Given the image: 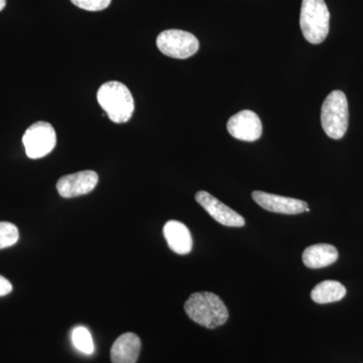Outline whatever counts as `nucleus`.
I'll use <instances>...</instances> for the list:
<instances>
[{
    "instance_id": "f257e3e1",
    "label": "nucleus",
    "mask_w": 363,
    "mask_h": 363,
    "mask_svg": "<svg viewBox=\"0 0 363 363\" xmlns=\"http://www.w3.org/2000/svg\"><path fill=\"white\" fill-rule=\"evenodd\" d=\"M184 309L192 321L208 329L222 326L229 317L223 301L210 292L192 294L185 303Z\"/></svg>"
},
{
    "instance_id": "f03ea898",
    "label": "nucleus",
    "mask_w": 363,
    "mask_h": 363,
    "mask_svg": "<svg viewBox=\"0 0 363 363\" xmlns=\"http://www.w3.org/2000/svg\"><path fill=\"white\" fill-rule=\"evenodd\" d=\"M98 104L111 121L128 123L135 111V100L123 83L117 81L104 83L97 92Z\"/></svg>"
},
{
    "instance_id": "7ed1b4c3",
    "label": "nucleus",
    "mask_w": 363,
    "mask_h": 363,
    "mask_svg": "<svg viewBox=\"0 0 363 363\" xmlns=\"http://www.w3.org/2000/svg\"><path fill=\"white\" fill-rule=\"evenodd\" d=\"M330 13L324 0H303L300 26L308 42L318 45L326 40L329 33Z\"/></svg>"
},
{
    "instance_id": "20e7f679",
    "label": "nucleus",
    "mask_w": 363,
    "mask_h": 363,
    "mask_svg": "<svg viewBox=\"0 0 363 363\" xmlns=\"http://www.w3.org/2000/svg\"><path fill=\"white\" fill-rule=\"evenodd\" d=\"M348 119L347 98L342 91H333L322 105L321 124L325 133L333 140H340L347 131Z\"/></svg>"
},
{
    "instance_id": "39448f33",
    "label": "nucleus",
    "mask_w": 363,
    "mask_h": 363,
    "mask_svg": "<svg viewBox=\"0 0 363 363\" xmlns=\"http://www.w3.org/2000/svg\"><path fill=\"white\" fill-rule=\"evenodd\" d=\"M160 51L175 59H187L199 50V40L192 33L181 30H167L157 39Z\"/></svg>"
},
{
    "instance_id": "423d86ee",
    "label": "nucleus",
    "mask_w": 363,
    "mask_h": 363,
    "mask_svg": "<svg viewBox=\"0 0 363 363\" xmlns=\"http://www.w3.org/2000/svg\"><path fill=\"white\" fill-rule=\"evenodd\" d=\"M26 156L37 160L49 155L57 145V135L51 123L39 121L26 130L23 136Z\"/></svg>"
},
{
    "instance_id": "0eeeda50",
    "label": "nucleus",
    "mask_w": 363,
    "mask_h": 363,
    "mask_svg": "<svg viewBox=\"0 0 363 363\" xmlns=\"http://www.w3.org/2000/svg\"><path fill=\"white\" fill-rule=\"evenodd\" d=\"M227 130L234 138L243 142H255L262 133L259 116L252 111H242L229 118Z\"/></svg>"
},
{
    "instance_id": "6e6552de",
    "label": "nucleus",
    "mask_w": 363,
    "mask_h": 363,
    "mask_svg": "<svg viewBox=\"0 0 363 363\" xmlns=\"http://www.w3.org/2000/svg\"><path fill=\"white\" fill-rule=\"evenodd\" d=\"M196 201L205 210L207 213L224 226L242 227L245 225V220L240 214L234 211L221 201H219L214 196L205 191H199L195 196Z\"/></svg>"
},
{
    "instance_id": "1a4fd4ad",
    "label": "nucleus",
    "mask_w": 363,
    "mask_h": 363,
    "mask_svg": "<svg viewBox=\"0 0 363 363\" xmlns=\"http://www.w3.org/2000/svg\"><path fill=\"white\" fill-rule=\"evenodd\" d=\"M98 184L94 171H82L62 177L57 183V190L64 198H74L92 192Z\"/></svg>"
},
{
    "instance_id": "9d476101",
    "label": "nucleus",
    "mask_w": 363,
    "mask_h": 363,
    "mask_svg": "<svg viewBox=\"0 0 363 363\" xmlns=\"http://www.w3.org/2000/svg\"><path fill=\"white\" fill-rule=\"evenodd\" d=\"M252 199L260 207L267 211L274 213L296 215L303 213L307 210L308 204L302 200L295 198L284 197L276 194L255 191L252 192Z\"/></svg>"
},
{
    "instance_id": "9b49d317",
    "label": "nucleus",
    "mask_w": 363,
    "mask_h": 363,
    "mask_svg": "<svg viewBox=\"0 0 363 363\" xmlns=\"http://www.w3.org/2000/svg\"><path fill=\"white\" fill-rule=\"evenodd\" d=\"M164 236L169 247L178 255H188L192 250L193 240L190 230L180 221L171 220L164 226Z\"/></svg>"
},
{
    "instance_id": "f8f14e48",
    "label": "nucleus",
    "mask_w": 363,
    "mask_h": 363,
    "mask_svg": "<svg viewBox=\"0 0 363 363\" xmlns=\"http://www.w3.org/2000/svg\"><path fill=\"white\" fill-rule=\"evenodd\" d=\"M142 342L135 333H124L116 339L112 345L111 358L112 363H135L140 355Z\"/></svg>"
},
{
    "instance_id": "ddd939ff",
    "label": "nucleus",
    "mask_w": 363,
    "mask_h": 363,
    "mask_svg": "<svg viewBox=\"0 0 363 363\" xmlns=\"http://www.w3.org/2000/svg\"><path fill=\"white\" fill-rule=\"evenodd\" d=\"M337 248L327 243L311 245L303 252L302 259L309 269H321L333 264L338 259Z\"/></svg>"
},
{
    "instance_id": "4468645a",
    "label": "nucleus",
    "mask_w": 363,
    "mask_h": 363,
    "mask_svg": "<svg viewBox=\"0 0 363 363\" xmlns=\"http://www.w3.org/2000/svg\"><path fill=\"white\" fill-rule=\"evenodd\" d=\"M346 288L337 281H324L318 284L311 292L312 300L317 304H329L342 300Z\"/></svg>"
},
{
    "instance_id": "2eb2a0df",
    "label": "nucleus",
    "mask_w": 363,
    "mask_h": 363,
    "mask_svg": "<svg viewBox=\"0 0 363 363\" xmlns=\"http://www.w3.org/2000/svg\"><path fill=\"white\" fill-rule=\"evenodd\" d=\"M72 341L74 346L85 354H92L94 352V343L90 332L84 327H77L72 332Z\"/></svg>"
},
{
    "instance_id": "dca6fc26",
    "label": "nucleus",
    "mask_w": 363,
    "mask_h": 363,
    "mask_svg": "<svg viewBox=\"0 0 363 363\" xmlns=\"http://www.w3.org/2000/svg\"><path fill=\"white\" fill-rule=\"evenodd\" d=\"M18 227L11 222H0V250L13 247L18 242Z\"/></svg>"
},
{
    "instance_id": "f3484780",
    "label": "nucleus",
    "mask_w": 363,
    "mask_h": 363,
    "mask_svg": "<svg viewBox=\"0 0 363 363\" xmlns=\"http://www.w3.org/2000/svg\"><path fill=\"white\" fill-rule=\"evenodd\" d=\"M79 9L88 11H100L111 6V0H71Z\"/></svg>"
},
{
    "instance_id": "a211bd4d",
    "label": "nucleus",
    "mask_w": 363,
    "mask_h": 363,
    "mask_svg": "<svg viewBox=\"0 0 363 363\" xmlns=\"http://www.w3.org/2000/svg\"><path fill=\"white\" fill-rule=\"evenodd\" d=\"M13 291V285L9 279L0 276V297L9 295Z\"/></svg>"
},
{
    "instance_id": "6ab92c4d",
    "label": "nucleus",
    "mask_w": 363,
    "mask_h": 363,
    "mask_svg": "<svg viewBox=\"0 0 363 363\" xmlns=\"http://www.w3.org/2000/svg\"><path fill=\"white\" fill-rule=\"evenodd\" d=\"M6 6V0H0V11H4Z\"/></svg>"
}]
</instances>
